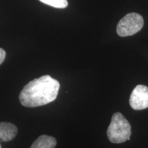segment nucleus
I'll return each instance as SVG.
<instances>
[{
    "label": "nucleus",
    "instance_id": "obj_8",
    "mask_svg": "<svg viewBox=\"0 0 148 148\" xmlns=\"http://www.w3.org/2000/svg\"><path fill=\"white\" fill-rule=\"evenodd\" d=\"M5 51L4 49H3L2 48H0V64H2V62L4 61L5 58Z\"/></svg>",
    "mask_w": 148,
    "mask_h": 148
},
{
    "label": "nucleus",
    "instance_id": "obj_4",
    "mask_svg": "<svg viewBox=\"0 0 148 148\" xmlns=\"http://www.w3.org/2000/svg\"><path fill=\"white\" fill-rule=\"evenodd\" d=\"M129 103L135 110H140L148 108V87L138 84L134 88L130 97Z\"/></svg>",
    "mask_w": 148,
    "mask_h": 148
},
{
    "label": "nucleus",
    "instance_id": "obj_6",
    "mask_svg": "<svg viewBox=\"0 0 148 148\" xmlns=\"http://www.w3.org/2000/svg\"><path fill=\"white\" fill-rule=\"evenodd\" d=\"M56 144V139L53 136L41 135L32 143L30 148H54Z\"/></svg>",
    "mask_w": 148,
    "mask_h": 148
},
{
    "label": "nucleus",
    "instance_id": "obj_2",
    "mask_svg": "<svg viewBox=\"0 0 148 148\" xmlns=\"http://www.w3.org/2000/svg\"><path fill=\"white\" fill-rule=\"evenodd\" d=\"M131 125L120 112H115L107 130V136L111 143H122L130 139Z\"/></svg>",
    "mask_w": 148,
    "mask_h": 148
},
{
    "label": "nucleus",
    "instance_id": "obj_5",
    "mask_svg": "<svg viewBox=\"0 0 148 148\" xmlns=\"http://www.w3.org/2000/svg\"><path fill=\"white\" fill-rule=\"evenodd\" d=\"M18 129L13 123L0 122V139L3 141H10L17 134Z\"/></svg>",
    "mask_w": 148,
    "mask_h": 148
},
{
    "label": "nucleus",
    "instance_id": "obj_9",
    "mask_svg": "<svg viewBox=\"0 0 148 148\" xmlns=\"http://www.w3.org/2000/svg\"><path fill=\"white\" fill-rule=\"evenodd\" d=\"M0 148H1V145H0Z\"/></svg>",
    "mask_w": 148,
    "mask_h": 148
},
{
    "label": "nucleus",
    "instance_id": "obj_3",
    "mask_svg": "<svg viewBox=\"0 0 148 148\" xmlns=\"http://www.w3.org/2000/svg\"><path fill=\"white\" fill-rule=\"evenodd\" d=\"M143 25V16L136 12H132L120 20L116 27V32L122 37L132 36L139 32Z\"/></svg>",
    "mask_w": 148,
    "mask_h": 148
},
{
    "label": "nucleus",
    "instance_id": "obj_1",
    "mask_svg": "<svg viewBox=\"0 0 148 148\" xmlns=\"http://www.w3.org/2000/svg\"><path fill=\"white\" fill-rule=\"evenodd\" d=\"M60 83L50 75H43L30 81L24 86L19 94L22 106L27 108L41 106L56 99Z\"/></svg>",
    "mask_w": 148,
    "mask_h": 148
},
{
    "label": "nucleus",
    "instance_id": "obj_7",
    "mask_svg": "<svg viewBox=\"0 0 148 148\" xmlns=\"http://www.w3.org/2000/svg\"><path fill=\"white\" fill-rule=\"evenodd\" d=\"M40 2L56 8H65L68 5L67 0H39Z\"/></svg>",
    "mask_w": 148,
    "mask_h": 148
}]
</instances>
